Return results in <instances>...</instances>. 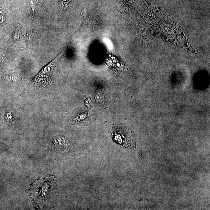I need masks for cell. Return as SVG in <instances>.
Instances as JSON below:
<instances>
[{"instance_id": "6da1fadb", "label": "cell", "mask_w": 210, "mask_h": 210, "mask_svg": "<svg viewBox=\"0 0 210 210\" xmlns=\"http://www.w3.org/2000/svg\"><path fill=\"white\" fill-rule=\"evenodd\" d=\"M52 178H46L37 181L32 185V196L35 201L44 205L49 201V197L52 191Z\"/></svg>"}, {"instance_id": "7a4b0ae2", "label": "cell", "mask_w": 210, "mask_h": 210, "mask_svg": "<svg viewBox=\"0 0 210 210\" xmlns=\"http://www.w3.org/2000/svg\"><path fill=\"white\" fill-rule=\"evenodd\" d=\"M55 144L56 145L57 148L58 149H65L67 148V146L68 145L67 144V142L64 140V139H62L61 138H57L55 139Z\"/></svg>"}]
</instances>
